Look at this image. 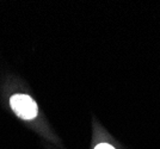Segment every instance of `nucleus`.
Instances as JSON below:
<instances>
[{
    "label": "nucleus",
    "mask_w": 160,
    "mask_h": 149,
    "mask_svg": "<svg viewBox=\"0 0 160 149\" xmlns=\"http://www.w3.org/2000/svg\"><path fill=\"white\" fill-rule=\"evenodd\" d=\"M94 149H115V148H113L112 146L108 144V143H100V144H98Z\"/></svg>",
    "instance_id": "obj_2"
},
{
    "label": "nucleus",
    "mask_w": 160,
    "mask_h": 149,
    "mask_svg": "<svg viewBox=\"0 0 160 149\" xmlns=\"http://www.w3.org/2000/svg\"><path fill=\"white\" fill-rule=\"evenodd\" d=\"M10 105L16 112V115L19 116L23 119H32L37 116L38 108L36 103L33 102L31 97L27 94H14L10 99Z\"/></svg>",
    "instance_id": "obj_1"
}]
</instances>
